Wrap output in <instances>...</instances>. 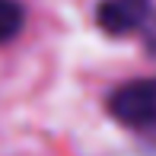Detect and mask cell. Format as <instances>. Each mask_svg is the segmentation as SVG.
<instances>
[{"mask_svg":"<svg viewBox=\"0 0 156 156\" xmlns=\"http://www.w3.org/2000/svg\"><path fill=\"white\" fill-rule=\"evenodd\" d=\"M150 0H105L99 6V26L112 35H127L147 23Z\"/></svg>","mask_w":156,"mask_h":156,"instance_id":"7a4b0ae2","label":"cell"},{"mask_svg":"<svg viewBox=\"0 0 156 156\" xmlns=\"http://www.w3.org/2000/svg\"><path fill=\"white\" fill-rule=\"evenodd\" d=\"M26 23V10L19 0H0V45L13 41L19 32H23Z\"/></svg>","mask_w":156,"mask_h":156,"instance_id":"3957f363","label":"cell"},{"mask_svg":"<svg viewBox=\"0 0 156 156\" xmlns=\"http://www.w3.org/2000/svg\"><path fill=\"white\" fill-rule=\"evenodd\" d=\"M112 115L127 127L137 131H156V76L150 80H131L115 89L108 99Z\"/></svg>","mask_w":156,"mask_h":156,"instance_id":"6da1fadb","label":"cell"}]
</instances>
